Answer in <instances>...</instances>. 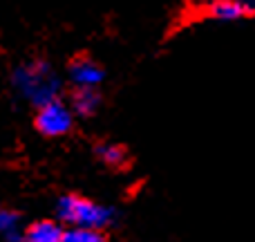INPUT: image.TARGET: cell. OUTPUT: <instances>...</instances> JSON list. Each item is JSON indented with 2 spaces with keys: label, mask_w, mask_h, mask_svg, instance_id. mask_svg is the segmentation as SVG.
<instances>
[{
  "label": "cell",
  "mask_w": 255,
  "mask_h": 242,
  "mask_svg": "<svg viewBox=\"0 0 255 242\" xmlns=\"http://www.w3.org/2000/svg\"><path fill=\"white\" fill-rule=\"evenodd\" d=\"M34 126L43 137H63L74 128V112L65 101L56 97L36 108Z\"/></svg>",
  "instance_id": "3"
},
{
  "label": "cell",
  "mask_w": 255,
  "mask_h": 242,
  "mask_svg": "<svg viewBox=\"0 0 255 242\" xmlns=\"http://www.w3.org/2000/svg\"><path fill=\"white\" fill-rule=\"evenodd\" d=\"M251 4L242 2V0H208L204 13L213 20H222V22H233V20H244V18L253 16Z\"/></svg>",
  "instance_id": "5"
},
{
  "label": "cell",
  "mask_w": 255,
  "mask_h": 242,
  "mask_svg": "<svg viewBox=\"0 0 255 242\" xmlns=\"http://www.w3.org/2000/svg\"><path fill=\"white\" fill-rule=\"evenodd\" d=\"M94 153H97V157L110 168H124L128 164V150L119 144H110V141L99 144L97 148H94Z\"/></svg>",
  "instance_id": "9"
},
{
  "label": "cell",
  "mask_w": 255,
  "mask_h": 242,
  "mask_svg": "<svg viewBox=\"0 0 255 242\" xmlns=\"http://www.w3.org/2000/svg\"><path fill=\"white\" fill-rule=\"evenodd\" d=\"M63 225L54 220H40L22 231V242H63Z\"/></svg>",
  "instance_id": "7"
},
{
  "label": "cell",
  "mask_w": 255,
  "mask_h": 242,
  "mask_svg": "<svg viewBox=\"0 0 255 242\" xmlns=\"http://www.w3.org/2000/svg\"><path fill=\"white\" fill-rule=\"evenodd\" d=\"M56 218L65 227L103 231L117 222V211L106 204L92 202L83 195H61L56 202Z\"/></svg>",
  "instance_id": "2"
},
{
  "label": "cell",
  "mask_w": 255,
  "mask_h": 242,
  "mask_svg": "<svg viewBox=\"0 0 255 242\" xmlns=\"http://www.w3.org/2000/svg\"><path fill=\"white\" fill-rule=\"evenodd\" d=\"M0 236L9 242H22V218L18 211L0 207Z\"/></svg>",
  "instance_id": "8"
},
{
  "label": "cell",
  "mask_w": 255,
  "mask_h": 242,
  "mask_svg": "<svg viewBox=\"0 0 255 242\" xmlns=\"http://www.w3.org/2000/svg\"><path fill=\"white\" fill-rule=\"evenodd\" d=\"M74 117H92L101 108V94L99 88H74L70 97V103Z\"/></svg>",
  "instance_id": "6"
},
{
  "label": "cell",
  "mask_w": 255,
  "mask_h": 242,
  "mask_svg": "<svg viewBox=\"0 0 255 242\" xmlns=\"http://www.w3.org/2000/svg\"><path fill=\"white\" fill-rule=\"evenodd\" d=\"M242 2H247V4H251V7H255V0H242Z\"/></svg>",
  "instance_id": "11"
},
{
  "label": "cell",
  "mask_w": 255,
  "mask_h": 242,
  "mask_svg": "<svg viewBox=\"0 0 255 242\" xmlns=\"http://www.w3.org/2000/svg\"><path fill=\"white\" fill-rule=\"evenodd\" d=\"M63 242H108L103 231L99 229H79V227H67L63 234Z\"/></svg>",
  "instance_id": "10"
},
{
  "label": "cell",
  "mask_w": 255,
  "mask_h": 242,
  "mask_svg": "<svg viewBox=\"0 0 255 242\" xmlns=\"http://www.w3.org/2000/svg\"><path fill=\"white\" fill-rule=\"evenodd\" d=\"M11 85L16 94L34 108L52 101L61 92V79L47 61H29L13 70Z\"/></svg>",
  "instance_id": "1"
},
{
  "label": "cell",
  "mask_w": 255,
  "mask_h": 242,
  "mask_svg": "<svg viewBox=\"0 0 255 242\" xmlns=\"http://www.w3.org/2000/svg\"><path fill=\"white\" fill-rule=\"evenodd\" d=\"M67 76H70L74 88H99L106 79V72L97 61L88 56H79L70 63Z\"/></svg>",
  "instance_id": "4"
}]
</instances>
